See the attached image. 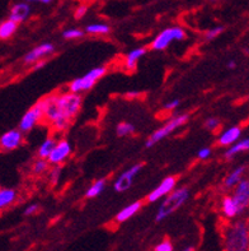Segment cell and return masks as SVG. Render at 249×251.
I'll return each instance as SVG.
<instances>
[{
    "instance_id": "cell-1",
    "label": "cell",
    "mask_w": 249,
    "mask_h": 251,
    "mask_svg": "<svg viewBox=\"0 0 249 251\" xmlns=\"http://www.w3.org/2000/svg\"><path fill=\"white\" fill-rule=\"evenodd\" d=\"M223 251H249V221L234 220L224 227Z\"/></svg>"
},
{
    "instance_id": "cell-2",
    "label": "cell",
    "mask_w": 249,
    "mask_h": 251,
    "mask_svg": "<svg viewBox=\"0 0 249 251\" xmlns=\"http://www.w3.org/2000/svg\"><path fill=\"white\" fill-rule=\"evenodd\" d=\"M40 102H41L42 110H44V120L42 121L50 125L55 131H64L65 129H68L71 121L64 118V115L57 107L56 93L46 96L40 100Z\"/></svg>"
},
{
    "instance_id": "cell-3",
    "label": "cell",
    "mask_w": 249,
    "mask_h": 251,
    "mask_svg": "<svg viewBox=\"0 0 249 251\" xmlns=\"http://www.w3.org/2000/svg\"><path fill=\"white\" fill-rule=\"evenodd\" d=\"M189 190L187 188H178L174 189L169 195L165 197V199L161 201L159 205L157 213H155V222H161L165 218L177 212L182 207L183 204L188 201Z\"/></svg>"
},
{
    "instance_id": "cell-4",
    "label": "cell",
    "mask_w": 249,
    "mask_h": 251,
    "mask_svg": "<svg viewBox=\"0 0 249 251\" xmlns=\"http://www.w3.org/2000/svg\"><path fill=\"white\" fill-rule=\"evenodd\" d=\"M188 120H189L188 114H180L173 116V118L169 119V120L163 125V126L157 129V130H155L154 133L148 138L145 147L146 148H150V147L155 146L157 143H159V142H161V140L165 139L167 137H169L170 134L174 133L177 129H180V127H182L183 125H186Z\"/></svg>"
},
{
    "instance_id": "cell-5",
    "label": "cell",
    "mask_w": 249,
    "mask_h": 251,
    "mask_svg": "<svg viewBox=\"0 0 249 251\" xmlns=\"http://www.w3.org/2000/svg\"><path fill=\"white\" fill-rule=\"evenodd\" d=\"M56 103L64 118H67L69 121H73L76 115L79 114L82 108V96L73 92H63L56 93Z\"/></svg>"
},
{
    "instance_id": "cell-6",
    "label": "cell",
    "mask_w": 249,
    "mask_h": 251,
    "mask_svg": "<svg viewBox=\"0 0 249 251\" xmlns=\"http://www.w3.org/2000/svg\"><path fill=\"white\" fill-rule=\"evenodd\" d=\"M106 73H107L106 67H97L94 69L89 70L88 73L84 74L83 76H79V78H75L73 82L70 83L69 92L78 93V95H80L82 92H87V91L93 88L95 83L101 79Z\"/></svg>"
},
{
    "instance_id": "cell-7",
    "label": "cell",
    "mask_w": 249,
    "mask_h": 251,
    "mask_svg": "<svg viewBox=\"0 0 249 251\" xmlns=\"http://www.w3.org/2000/svg\"><path fill=\"white\" fill-rule=\"evenodd\" d=\"M187 37L184 29L181 27H169L165 28L155 36V38L150 44V49L154 51H164L170 46L173 41H182Z\"/></svg>"
},
{
    "instance_id": "cell-8",
    "label": "cell",
    "mask_w": 249,
    "mask_h": 251,
    "mask_svg": "<svg viewBox=\"0 0 249 251\" xmlns=\"http://www.w3.org/2000/svg\"><path fill=\"white\" fill-rule=\"evenodd\" d=\"M42 120H44V110H42L41 102L38 101L23 115L21 121H19L18 129L22 133H28Z\"/></svg>"
},
{
    "instance_id": "cell-9",
    "label": "cell",
    "mask_w": 249,
    "mask_h": 251,
    "mask_svg": "<svg viewBox=\"0 0 249 251\" xmlns=\"http://www.w3.org/2000/svg\"><path fill=\"white\" fill-rule=\"evenodd\" d=\"M231 197L237 204L240 214H243L246 210L249 209V178L243 177L238 182Z\"/></svg>"
},
{
    "instance_id": "cell-10",
    "label": "cell",
    "mask_w": 249,
    "mask_h": 251,
    "mask_svg": "<svg viewBox=\"0 0 249 251\" xmlns=\"http://www.w3.org/2000/svg\"><path fill=\"white\" fill-rule=\"evenodd\" d=\"M71 152H73L71 144L67 139H60L59 142H56L54 151L48 156L47 162L52 166H60L71 156Z\"/></svg>"
},
{
    "instance_id": "cell-11",
    "label": "cell",
    "mask_w": 249,
    "mask_h": 251,
    "mask_svg": "<svg viewBox=\"0 0 249 251\" xmlns=\"http://www.w3.org/2000/svg\"><path fill=\"white\" fill-rule=\"evenodd\" d=\"M142 169V163H137V165L131 166L129 170H126L125 172H122L117 180L113 184V189L117 193H123V191L129 190L131 188V185L134 182V178L137 176L140 171Z\"/></svg>"
},
{
    "instance_id": "cell-12",
    "label": "cell",
    "mask_w": 249,
    "mask_h": 251,
    "mask_svg": "<svg viewBox=\"0 0 249 251\" xmlns=\"http://www.w3.org/2000/svg\"><path fill=\"white\" fill-rule=\"evenodd\" d=\"M177 186V177L174 176H168L160 184L154 189V190L148 195V203H155L160 201L161 198L169 195Z\"/></svg>"
},
{
    "instance_id": "cell-13",
    "label": "cell",
    "mask_w": 249,
    "mask_h": 251,
    "mask_svg": "<svg viewBox=\"0 0 249 251\" xmlns=\"http://www.w3.org/2000/svg\"><path fill=\"white\" fill-rule=\"evenodd\" d=\"M23 133L19 129L8 130L0 137V148L3 151H14L22 146Z\"/></svg>"
},
{
    "instance_id": "cell-14",
    "label": "cell",
    "mask_w": 249,
    "mask_h": 251,
    "mask_svg": "<svg viewBox=\"0 0 249 251\" xmlns=\"http://www.w3.org/2000/svg\"><path fill=\"white\" fill-rule=\"evenodd\" d=\"M55 51V46L50 42H45V44L38 45L35 49H32L28 51L24 56V63L25 64H33L37 63L38 60H42L44 57L48 56Z\"/></svg>"
},
{
    "instance_id": "cell-15",
    "label": "cell",
    "mask_w": 249,
    "mask_h": 251,
    "mask_svg": "<svg viewBox=\"0 0 249 251\" xmlns=\"http://www.w3.org/2000/svg\"><path fill=\"white\" fill-rule=\"evenodd\" d=\"M220 210L223 217L227 221L237 220L238 217L240 216L239 209H238L237 204H235L231 195H225V197H223L220 203Z\"/></svg>"
},
{
    "instance_id": "cell-16",
    "label": "cell",
    "mask_w": 249,
    "mask_h": 251,
    "mask_svg": "<svg viewBox=\"0 0 249 251\" xmlns=\"http://www.w3.org/2000/svg\"><path fill=\"white\" fill-rule=\"evenodd\" d=\"M240 137H242V127L239 125H234L219 135L218 144L220 147H230L234 143H237Z\"/></svg>"
},
{
    "instance_id": "cell-17",
    "label": "cell",
    "mask_w": 249,
    "mask_h": 251,
    "mask_svg": "<svg viewBox=\"0 0 249 251\" xmlns=\"http://www.w3.org/2000/svg\"><path fill=\"white\" fill-rule=\"evenodd\" d=\"M29 13H31V8L27 3H17L12 6L9 13V19H12L13 22L22 23L25 19L28 18Z\"/></svg>"
},
{
    "instance_id": "cell-18",
    "label": "cell",
    "mask_w": 249,
    "mask_h": 251,
    "mask_svg": "<svg viewBox=\"0 0 249 251\" xmlns=\"http://www.w3.org/2000/svg\"><path fill=\"white\" fill-rule=\"evenodd\" d=\"M141 208H142V201H134V203L129 204V205H126L125 208H122V209L116 214L114 221H116L117 223H125L126 221H129L130 218H133V217L135 216V214L141 209Z\"/></svg>"
},
{
    "instance_id": "cell-19",
    "label": "cell",
    "mask_w": 249,
    "mask_h": 251,
    "mask_svg": "<svg viewBox=\"0 0 249 251\" xmlns=\"http://www.w3.org/2000/svg\"><path fill=\"white\" fill-rule=\"evenodd\" d=\"M246 174V166H238L233 171H230L224 178V188L225 189H234L238 185V182L244 177Z\"/></svg>"
},
{
    "instance_id": "cell-20",
    "label": "cell",
    "mask_w": 249,
    "mask_h": 251,
    "mask_svg": "<svg viewBox=\"0 0 249 251\" xmlns=\"http://www.w3.org/2000/svg\"><path fill=\"white\" fill-rule=\"evenodd\" d=\"M146 51H148L146 48H136L130 51L129 54L126 55V59H125V68L127 70L135 69L140 59L146 54Z\"/></svg>"
},
{
    "instance_id": "cell-21",
    "label": "cell",
    "mask_w": 249,
    "mask_h": 251,
    "mask_svg": "<svg viewBox=\"0 0 249 251\" xmlns=\"http://www.w3.org/2000/svg\"><path fill=\"white\" fill-rule=\"evenodd\" d=\"M249 151V138L246 139H239L237 143H234L233 146L227 147L226 152H225L224 157L226 159H233L234 157L239 154V153L248 152Z\"/></svg>"
},
{
    "instance_id": "cell-22",
    "label": "cell",
    "mask_w": 249,
    "mask_h": 251,
    "mask_svg": "<svg viewBox=\"0 0 249 251\" xmlns=\"http://www.w3.org/2000/svg\"><path fill=\"white\" fill-rule=\"evenodd\" d=\"M17 201V191L14 189H0V210L6 209Z\"/></svg>"
},
{
    "instance_id": "cell-23",
    "label": "cell",
    "mask_w": 249,
    "mask_h": 251,
    "mask_svg": "<svg viewBox=\"0 0 249 251\" xmlns=\"http://www.w3.org/2000/svg\"><path fill=\"white\" fill-rule=\"evenodd\" d=\"M18 29V23L13 22L12 19H5L0 22V40H8L12 37Z\"/></svg>"
},
{
    "instance_id": "cell-24",
    "label": "cell",
    "mask_w": 249,
    "mask_h": 251,
    "mask_svg": "<svg viewBox=\"0 0 249 251\" xmlns=\"http://www.w3.org/2000/svg\"><path fill=\"white\" fill-rule=\"evenodd\" d=\"M55 146H56V140H55L54 138H47V139H45L41 143V146L38 147V158L47 159L48 156L51 154V152L54 151Z\"/></svg>"
},
{
    "instance_id": "cell-25",
    "label": "cell",
    "mask_w": 249,
    "mask_h": 251,
    "mask_svg": "<svg viewBox=\"0 0 249 251\" xmlns=\"http://www.w3.org/2000/svg\"><path fill=\"white\" fill-rule=\"evenodd\" d=\"M106 180L104 178H99V180H97V181H94L93 184L91 185L88 188V190L85 191V197L88 198V199H93V198L98 197V195L101 194L102 191L104 190V188H106Z\"/></svg>"
},
{
    "instance_id": "cell-26",
    "label": "cell",
    "mask_w": 249,
    "mask_h": 251,
    "mask_svg": "<svg viewBox=\"0 0 249 251\" xmlns=\"http://www.w3.org/2000/svg\"><path fill=\"white\" fill-rule=\"evenodd\" d=\"M85 32L89 35H108L111 32V27L106 23H94L87 25Z\"/></svg>"
},
{
    "instance_id": "cell-27",
    "label": "cell",
    "mask_w": 249,
    "mask_h": 251,
    "mask_svg": "<svg viewBox=\"0 0 249 251\" xmlns=\"http://www.w3.org/2000/svg\"><path fill=\"white\" fill-rule=\"evenodd\" d=\"M135 133V126L130 123H120L116 127V134L118 137H129Z\"/></svg>"
},
{
    "instance_id": "cell-28",
    "label": "cell",
    "mask_w": 249,
    "mask_h": 251,
    "mask_svg": "<svg viewBox=\"0 0 249 251\" xmlns=\"http://www.w3.org/2000/svg\"><path fill=\"white\" fill-rule=\"evenodd\" d=\"M48 165H50V163L47 162V159L37 158L35 162H33V165H32V172H33V174L37 176L42 175L44 172H46Z\"/></svg>"
},
{
    "instance_id": "cell-29",
    "label": "cell",
    "mask_w": 249,
    "mask_h": 251,
    "mask_svg": "<svg viewBox=\"0 0 249 251\" xmlns=\"http://www.w3.org/2000/svg\"><path fill=\"white\" fill-rule=\"evenodd\" d=\"M84 36V32L82 29L78 28H70L67 29V31H64L63 37L67 38V40H75V38H80Z\"/></svg>"
},
{
    "instance_id": "cell-30",
    "label": "cell",
    "mask_w": 249,
    "mask_h": 251,
    "mask_svg": "<svg viewBox=\"0 0 249 251\" xmlns=\"http://www.w3.org/2000/svg\"><path fill=\"white\" fill-rule=\"evenodd\" d=\"M223 32H224V27L218 25V27H214V28L206 31L205 38L207 40V41H212V40H215L216 37H219Z\"/></svg>"
},
{
    "instance_id": "cell-31",
    "label": "cell",
    "mask_w": 249,
    "mask_h": 251,
    "mask_svg": "<svg viewBox=\"0 0 249 251\" xmlns=\"http://www.w3.org/2000/svg\"><path fill=\"white\" fill-rule=\"evenodd\" d=\"M153 251H174V246L172 244V241L169 240H161L160 242H158L157 245L154 246V250Z\"/></svg>"
},
{
    "instance_id": "cell-32",
    "label": "cell",
    "mask_w": 249,
    "mask_h": 251,
    "mask_svg": "<svg viewBox=\"0 0 249 251\" xmlns=\"http://www.w3.org/2000/svg\"><path fill=\"white\" fill-rule=\"evenodd\" d=\"M220 120L218 118H208L207 120L205 121V127L207 130L210 131H215L218 130L219 127H220Z\"/></svg>"
},
{
    "instance_id": "cell-33",
    "label": "cell",
    "mask_w": 249,
    "mask_h": 251,
    "mask_svg": "<svg viewBox=\"0 0 249 251\" xmlns=\"http://www.w3.org/2000/svg\"><path fill=\"white\" fill-rule=\"evenodd\" d=\"M60 176H61V169L59 167V166H55L54 169L50 171V175H48V180H50L51 184L55 185V184H57V181H59Z\"/></svg>"
},
{
    "instance_id": "cell-34",
    "label": "cell",
    "mask_w": 249,
    "mask_h": 251,
    "mask_svg": "<svg viewBox=\"0 0 249 251\" xmlns=\"http://www.w3.org/2000/svg\"><path fill=\"white\" fill-rule=\"evenodd\" d=\"M211 156V148H208V147H205V148H201L197 153V157L199 159H207L210 158Z\"/></svg>"
},
{
    "instance_id": "cell-35",
    "label": "cell",
    "mask_w": 249,
    "mask_h": 251,
    "mask_svg": "<svg viewBox=\"0 0 249 251\" xmlns=\"http://www.w3.org/2000/svg\"><path fill=\"white\" fill-rule=\"evenodd\" d=\"M181 101L180 100H172V101H168L164 103V110H167V111H172V110H176L178 106H180Z\"/></svg>"
},
{
    "instance_id": "cell-36",
    "label": "cell",
    "mask_w": 249,
    "mask_h": 251,
    "mask_svg": "<svg viewBox=\"0 0 249 251\" xmlns=\"http://www.w3.org/2000/svg\"><path fill=\"white\" fill-rule=\"evenodd\" d=\"M38 208H40L38 207V204H29L28 207L24 209V216H33V214L37 213Z\"/></svg>"
},
{
    "instance_id": "cell-37",
    "label": "cell",
    "mask_w": 249,
    "mask_h": 251,
    "mask_svg": "<svg viewBox=\"0 0 249 251\" xmlns=\"http://www.w3.org/2000/svg\"><path fill=\"white\" fill-rule=\"evenodd\" d=\"M85 13H87V6L79 5L78 8H76L75 13H74V17H75L76 19H80L85 16Z\"/></svg>"
},
{
    "instance_id": "cell-38",
    "label": "cell",
    "mask_w": 249,
    "mask_h": 251,
    "mask_svg": "<svg viewBox=\"0 0 249 251\" xmlns=\"http://www.w3.org/2000/svg\"><path fill=\"white\" fill-rule=\"evenodd\" d=\"M45 65H46V60H44V59H42V60H38L35 65V69L36 70L41 69V68H44Z\"/></svg>"
},
{
    "instance_id": "cell-39",
    "label": "cell",
    "mask_w": 249,
    "mask_h": 251,
    "mask_svg": "<svg viewBox=\"0 0 249 251\" xmlns=\"http://www.w3.org/2000/svg\"><path fill=\"white\" fill-rule=\"evenodd\" d=\"M227 68H229V69H235V68H237V63L234 60L227 61Z\"/></svg>"
},
{
    "instance_id": "cell-40",
    "label": "cell",
    "mask_w": 249,
    "mask_h": 251,
    "mask_svg": "<svg viewBox=\"0 0 249 251\" xmlns=\"http://www.w3.org/2000/svg\"><path fill=\"white\" fill-rule=\"evenodd\" d=\"M140 95V92H127L126 96L127 97H137Z\"/></svg>"
},
{
    "instance_id": "cell-41",
    "label": "cell",
    "mask_w": 249,
    "mask_h": 251,
    "mask_svg": "<svg viewBox=\"0 0 249 251\" xmlns=\"http://www.w3.org/2000/svg\"><path fill=\"white\" fill-rule=\"evenodd\" d=\"M182 251H195V248H193V246H187V248L183 249Z\"/></svg>"
},
{
    "instance_id": "cell-42",
    "label": "cell",
    "mask_w": 249,
    "mask_h": 251,
    "mask_svg": "<svg viewBox=\"0 0 249 251\" xmlns=\"http://www.w3.org/2000/svg\"><path fill=\"white\" fill-rule=\"evenodd\" d=\"M36 1H41V3H44V4H47V3H50L51 0H36Z\"/></svg>"
},
{
    "instance_id": "cell-43",
    "label": "cell",
    "mask_w": 249,
    "mask_h": 251,
    "mask_svg": "<svg viewBox=\"0 0 249 251\" xmlns=\"http://www.w3.org/2000/svg\"><path fill=\"white\" fill-rule=\"evenodd\" d=\"M25 1H36V0H25Z\"/></svg>"
},
{
    "instance_id": "cell-44",
    "label": "cell",
    "mask_w": 249,
    "mask_h": 251,
    "mask_svg": "<svg viewBox=\"0 0 249 251\" xmlns=\"http://www.w3.org/2000/svg\"><path fill=\"white\" fill-rule=\"evenodd\" d=\"M211 1H218V0H211Z\"/></svg>"
}]
</instances>
